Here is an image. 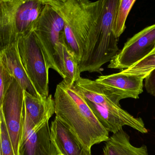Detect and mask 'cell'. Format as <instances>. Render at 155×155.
<instances>
[{"mask_svg":"<svg viewBox=\"0 0 155 155\" xmlns=\"http://www.w3.org/2000/svg\"><path fill=\"white\" fill-rule=\"evenodd\" d=\"M145 87L148 93L155 97V68L145 78Z\"/></svg>","mask_w":155,"mask_h":155,"instance_id":"44dd1931","label":"cell"},{"mask_svg":"<svg viewBox=\"0 0 155 155\" xmlns=\"http://www.w3.org/2000/svg\"><path fill=\"white\" fill-rule=\"evenodd\" d=\"M33 32L47 69H53L61 75L59 55L65 42L63 19L51 5L45 4Z\"/></svg>","mask_w":155,"mask_h":155,"instance_id":"8992f818","label":"cell"},{"mask_svg":"<svg viewBox=\"0 0 155 155\" xmlns=\"http://www.w3.org/2000/svg\"><path fill=\"white\" fill-rule=\"evenodd\" d=\"M63 81L69 85H74L80 77L79 62L74 55L69 50L66 43L63 45V56L62 61Z\"/></svg>","mask_w":155,"mask_h":155,"instance_id":"2e32d148","label":"cell"},{"mask_svg":"<svg viewBox=\"0 0 155 155\" xmlns=\"http://www.w3.org/2000/svg\"><path fill=\"white\" fill-rule=\"evenodd\" d=\"M50 131L57 155H92L91 149L85 146L70 128L56 117L51 122Z\"/></svg>","mask_w":155,"mask_h":155,"instance_id":"8fae6325","label":"cell"},{"mask_svg":"<svg viewBox=\"0 0 155 155\" xmlns=\"http://www.w3.org/2000/svg\"><path fill=\"white\" fill-rule=\"evenodd\" d=\"M87 105L104 128L113 134L130 126L147 133L143 119L134 117L121 107L120 100L108 88L95 80L80 76L74 84Z\"/></svg>","mask_w":155,"mask_h":155,"instance_id":"7a4b0ae2","label":"cell"},{"mask_svg":"<svg viewBox=\"0 0 155 155\" xmlns=\"http://www.w3.org/2000/svg\"><path fill=\"white\" fill-rule=\"evenodd\" d=\"M0 60L10 75L18 82L23 91L35 97L43 98L36 92L22 64L17 42L0 52Z\"/></svg>","mask_w":155,"mask_h":155,"instance_id":"4fadbf2b","label":"cell"},{"mask_svg":"<svg viewBox=\"0 0 155 155\" xmlns=\"http://www.w3.org/2000/svg\"><path fill=\"white\" fill-rule=\"evenodd\" d=\"M155 68V45L149 55L135 64L127 69L122 70L121 72L126 74L140 76L144 78Z\"/></svg>","mask_w":155,"mask_h":155,"instance_id":"ac0fdd59","label":"cell"},{"mask_svg":"<svg viewBox=\"0 0 155 155\" xmlns=\"http://www.w3.org/2000/svg\"><path fill=\"white\" fill-rule=\"evenodd\" d=\"M44 2L51 5L64 21L66 45L80 63L103 1L44 0Z\"/></svg>","mask_w":155,"mask_h":155,"instance_id":"3957f363","label":"cell"},{"mask_svg":"<svg viewBox=\"0 0 155 155\" xmlns=\"http://www.w3.org/2000/svg\"><path fill=\"white\" fill-rule=\"evenodd\" d=\"M15 155H18L23 126L24 101L21 86L12 77L4 96L2 107Z\"/></svg>","mask_w":155,"mask_h":155,"instance_id":"ba28073f","label":"cell"},{"mask_svg":"<svg viewBox=\"0 0 155 155\" xmlns=\"http://www.w3.org/2000/svg\"><path fill=\"white\" fill-rule=\"evenodd\" d=\"M0 137L2 155H15L1 108H0Z\"/></svg>","mask_w":155,"mask_h":155,"instance_id":"d6986e66","label":"cell"},{"mask_svg":"<svg viewBox=\"0 0 155 155\" xmlns=\"http://www.w3.org/2000/svg\"><path fill=\"white\" fill-rule=\"evenodd\" d=\"M50 118L33 128L23 125L18 155H57L51 139Z\"/></svg>","mask_w":155,"mask_h":155,"instance_id":"30bf717a","label":"cell"},{"mask_svg":"<svg viewBox=\"0 0 155 155\" xmlns=\"http://www.w3.org/2000/svg\"><path fill=\"white\" fill-rule=\"evenodd\" d=\"M140 76L126 74L120 72L99 76L95 81L108 88L120 100L125 98L138 99L143 92V81Z\"/></svg>","mask_w":155,"mask_h":155,"instance_id":"7c38bea8","label":"cell"},{"mask_svg":"<svg viewBox=\"0 0 155 155\" xmlns=\"http://www.w3.org/2000/svg\"><path fill=\"white\" fill-rule=\"evenodd\" d=\"M12 78L0 60V108L2 107L4 96Z\"/></svg>","mask_w":155,"mask_h":155,"instance_id":"ffe728a7","label":"cell"},{"mask_svg":"<svg viewBox=\"0 0 155 155\" xmlns=\"http://www.w3.org/2000/svg\"><path fill=\"white\" fill-rule=\"evenodd\" d=\"M104 155H149L146 146L134 147L130 136L123 129L113 134L106 142L103 148Z\"/></svg>","mask_w":155,"mask_h":155,"instance_id":"9a60e30c","label":"cell"},{"mask_svg":"<svg viewBox=\"0 0 155 155\" xmlns=\"http://www.w3.org/2000/svg\"><path fill=\"white\" fill-rule=\"evenodd\" d=\"M20 59L34 87L41 97L49 94V70L33 32L20 37L17 41Z\"/></svg>","mask_w":155,"mask_h":155,"instance_id":"52a82bcc","label":"cell"},{"mask_svg":"<svg viewBox=\"0 0 155 155\" xmlns=\"http://www.w3.org/2000/svg\"><path fill=\"white\" fill-rule=\"evenodd\" d=\"M55 117L64 123L88 148L106 142L107 131L97 120L74 85L63 81L56 86L54 96Z\"/></svg>","mask_w":155,"mask_h":155,"instance_id":"6da1fadb","label":"cell"},{"mask_svg":"<svg viewBox=\"0 0 155 155\" xmlns=\"http://www.w3.org/2000/svg\"><path fill=\"white\" fill-rule=\"evenodd\" d=\"M44 0H0V52L33 32Z\"/></svg>","mask_w":155,"mask_h":155,"instance_id":"5b68a950","label":"cell"},{"mask_svg":"<svg viewBox=\"0 0 155 155\" xmlns=\"http://www.w3.org/2000/svg\"><path fill=\"white\" fill-rule=\"evenodd\" d=\"M120 0H103L98 19L88 36L86 49L79 64L80 72L101 73L102 67L119 52V38L113 25Z\"/></svg>","mask_w":155,"mask_h":155,"instance_id":"277c9868","label":"cell"},{"mask_svg":"<svg viewBox=\"0 0 155 155\" xmlns=\"http://www.w3.org/2000/svg\"><path fill=\"white\" fill-rule=\"evenodd\" d=\"M24 101V120L34 127L45 119L55 113L54 101L51 95L39 98L23 91Z\"/></svg>","mask_w":155,"mask_h":155,"instance_id":"5bb4252c","label":"cell"},{"mask_svg":"<svg viewBox=\"0 0 155 155\" xmlns=\"http://www.w3.org/2000/svg\"><path fill=\"white\" fill-rule=\"evenodd\" d=\"M155 45V24L135 35L125 43L109 62L107 67L125 70L143 59L151 52Z\"/></svg>","mask_w":155,"mask_h":155,"instance_id":"9c48e42d","label":"cell"},{"mask_svg":"<svg viewBox=\"0 0 155 155\" xmlns=\"http://www.w3.org/2000/svg\"><path fill=\"white\" fill-rule=\"evenodd\" d=\"M0 155H2V149H1V137H0Z\"/></svg>","mask_w":155,"mask_h":155,"instance_id":"7402d4cb","label":"cell"},{"mask_svg":"<svg viewBox=\"0 0 155 155\" xmlns=\"http://www.w3.org/2000/svg\"><path fill=\"white\" fill-rule=\"evenodd\" d=\"M136 2V0H120L113 25L114 34L117 38H119L125 30L127 18Z\"/></svg>","mask_w":155,"mask_h":155,"instance_id":"e0dca14e","label":"cell"}]
</instances>
